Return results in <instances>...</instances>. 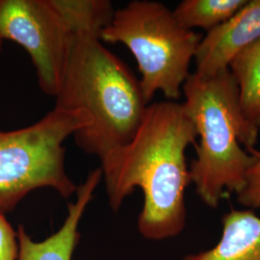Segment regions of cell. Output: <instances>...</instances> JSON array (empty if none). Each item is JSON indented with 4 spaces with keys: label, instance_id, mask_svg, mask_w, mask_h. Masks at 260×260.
<instances>
[{
    "label": "cell",
    "instance_id": "cell-9",
    "mask_svg": "<svg viewBox=\"0 0 260 260\" xmlns=\"http://www.w3.org/2000/svg\"><path fill=\"white\" fill-rule=\"evenodd\" d=\"M223 233L213 248L181 260H260V217L251 209H232L222 219Z\"/></svg>",
    "mask_w": 260,
    "mask_h": 260
},
{
    "label": "cell",
    "instance_id": "cell-11",
    "mask_svg": "<svg viewBox=\"0 0 260 260\" xmlns=\"http://www.w3.org/2000/svg\"><path fill=\"white\" fill-rule=\"evenodd\" d=\"M248 0H183L174 14L179 23L190 30L203 28L206 32L231 19Z\"/></svg>",
    "mask_w": 260,
    "mask_h": 260
},
{
    "label": "cell",
    "instance_id": "cell-6",
    "mask_svg": "<svg viewBox=\"0 0 260 260\" xmlns=\"http://www.w3.org/2000/svg\"><path fill=\"white\" fill-rule=\"evenodd\" d=\"M75 32L57 0H0V43L23 47L41 90L55 96L71 38Z\"/></svg>",
    "mask_w": 260,
    "mask_h": 260
},
{
    "label": "cell",
    "instance_id": "cell-8",
    "mask_svg": "<svg viewBox=\"0 0 260 260\" xmlns=\"http://www.w3.org/2000/svg\"><path fill=\"white\" fill-rule=\"evenodd\" d=\"M102 179L101 168L89 173L83 183L78 185L75 202L69 204L68 214L62 226L45 240H33L26 230L22 225H19L17 231L19 241L18 260H73L80 239L79 224Z\"/></svg>",
    "mask_w": 260,
    "mask_h": 260
},
{
    "label": "cell",
    "instance_id": "cell-5",
    "mask_svg": "<svg viewBox=\"0 0 260 260\" xmlns=\"http://www.w3.org/2000/svg\"><path fill=\"white\" fill-rule=\"evenodd\" d=\"M90 126L78 110L54 107L37 122L0 131V212L13 211L34 190L51 188L68 199L78 185L66 172L64 142Z\"/></svg>",
    "mask_w": 260,
    "mask_h": 260
},
{
    "label": "cell",
    "instance_id": "cell-2",
    "mask_svg": "<svg viewBox=\"0 0 260 260\" xmlns=\"http://www.w3.org/2000/svg\"><path fill=\"white\" fill-rule=\"evenodd\" d=\"M54 98L56 107L87 116L90 126L75 142L100 159L133 138L149 105L139 79L88 29L73 33Z\"/></svg>",
    "mask_w": 260,
    "mask_h": 260
},
{
    "label": "cell",
    "instance_id": "cell-14",
    "mask_svg": "<svg viewBox=\"0 0 260 260\" xmlns=\"http://www.w3.org/2000/svg\"><path fill=\"white\" fill-rule=\"evenodd\" d=\"M1 47H2V43H0V51H1Z\"/></svg>",
    "mask_w": 260,
    "mask_h": 260
},
{
    "label": "cell",
    "instance_id": "cell-12",
    "mask_svg": "<svg viewBox=\"0 0 260 260\" xmlns=\"http://www.w3.org/2000/svg\"><path fill=\"white\" fill-rule=\"evenodd\" d=\"M249 152L255 157V162L248 172L244 188L236 196L240 205L252 210L260 208V151L253 149Z\"/></svg>",
    "mask_w": 260,
    "mask_h": 260
},
{
    "label": "cell",
    "instance_id": "cell-3",
    "mask_svg": "<svg viewBox=\"0 0 260 260\" xmlns=\"http://www.w3.org/2000/svg\"><path fill=\"white\" fill-rule=\"evenodd\" d=\"M187 114L195 123L199 145L189 166L196 193L209 207L224 197L239 194L255 157L249 152L257 143V131L242 117L239 92L230 70L209 78L191 74L182 87Z\"/></svg>",
    "mask_w": 260,
    "mask_h": 260
},
{
    "label": "cell",
    "instance_id": "cell-10",
    "mask_svg": "<svg viewBox=\"0 0 260 260\" xmlns=\"http://www.w3.org/2000/svg\"><path fill=\"white\" fill-rule=\"evenodd\" d=\"M238 87L239 105L246 124L260 130V39L236 56L229 67Z\"/></svg>",
    "mask_w": 260,
    "mask_h": 260
},
{
    "label": "cell",
    "instance_id": "cell-4",
    "mask_svg": "<svg viewBox=\"0 0 260 260\" xmlns=\"http://www.w3.org/2000/svg\"><path fill=\"white\" fill-rule=\"evenodd\" d=\"M100 38L129 49L141 74L142 93L149 104L157 92L172 102L181 96L203 36L182 26L174 11L163 3L134 0L115 10Z\"/></svg>",
    "mask_w": 260,
    "mask_h": 260
},
{
    "label": "cell",
    "instance_id": "cell-13",
    "mask_svg": "<svg viewBox=\"0 0 260 260\" xmlns=\"http://www.w3.org/2000/svg\"><path fill=\"white\" fill-rule=\"evenodd\" d=\"M18 233L0 212V260H18Z\"/></svg>",
    "mask_w": 260,
    "mask_h": 260
},
{
    "label": "cell",
    "instance_id": "cell-1",
    "mask_svg": "<svg viewBox=\"0 0 260 260\" xmlns=\"http://www.w3.org/2000/svg\"><path fill=\"white\" fill-rule=\"evenodd\" d=\"M197 138L195 123L182 103H154L146 108L133 138L100 159L114 211L135 188L142 190L138 231L144 238L164 240L184 230L185 191L191 183L186 149Z\"/></svg>",
    "mask_w": 260,
    "mask_h": 260
},
{
    "label": "cell",
    "instance_id": "cell-7",
    "mask_svg": "<svg viewBox=\"0 0 260 260\" xmlns=\"http://www.w3.org/2000/svg\"><path fill=\"white\" fill-rule=\"evenodd\" d=\"M260 39V0H248L223 24L206 32L195 55L197 76L209 78L229 70L233 59Z\"/></svg>",
    "mask_w": 260,
    "mask_h": 260
}]
</instances>
